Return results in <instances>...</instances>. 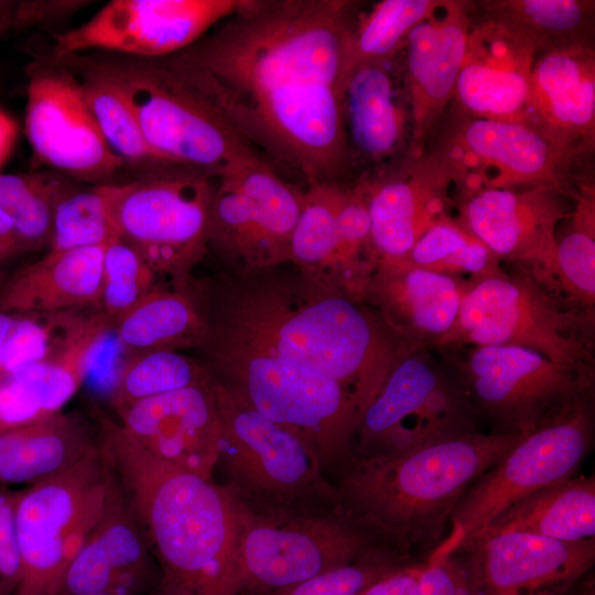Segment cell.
I'll use <instances>...</instances> for the list:
<instances>
[{
  "instance_id": "6da1fadb",
  "label": "cell",
  "mask_w": 595,
  "mask_h": 595,
  "mask_svg": "<svg viewBox=\"0 0 595 595\" xmlns=\"http://www.w3.org/2000/svg\"><path fill=\"white\" fill-rule=\"evenodd\" d=\"M359 2L244 0L166 62L274 170L305 186L353 174L343 55Z\"/></svg>"
},
{
  "instance_id": "7a4b0ae2",
  "label": "cell",
  "mask_w": 595,
  "mask_h": 595,
  "mask_svg": "<svg viewBox=\"0 0 595 595\" xmlns=\"http://www.w3.org/2000/svg\"><path fill=\"white\" fill-rule=\"evenodd\" d=\"M206 329L329 377L360 418L393 368L416 351L360 298L285 263L246 275L198 278Z\"/></svg>"
},
{
  "instance_id": "3957f363",
  "label": "cell",
  "mask_w": 595,
  "mask_h": 595,
  "mask_svg": "<svg viewBox=\"0 0 595 595\" xmlns=\"http://www.w3.org/2000/svg\"><path fill=\"white\" fill-rule=\"evenodd\" d=\"M97 439L172 595H235L237 515L223 485L147 453L118 421L97 416Z\"/></svg>"
},
{
  "instance_id": "277c9868",
  "label": "cell",
  "mask_w": 595,
  "mask_h": 595,
  "mask_svg": "<svg viewBox=\"0 0 595 595\" xmlns=\"http://www.w3.org/2000/svg\"><path fill=\"white\" fill-rule=\"evenodd\" d=\"M523 435L477 431L399 455L353 454L333 482L337 502L381 547L425 559L446 538L464 491Z\"/></svg>"
},
{
  "instance_id": "5b68a950",
  "label": "cell",
  "mask_w": 595,
  "mask_h": 595,
  "mask_svg": "<svg viewBox=\"0 0 595 595\" xmlns=\"http://www.w3.org/2000/svg\"><path fill=\"white\" fill-rule=\"evenodd\" d=\"M196 351L215 380L307 440L326 475H336L350 458L360 411L342 383L213 331Z\"/></svg>"
},
{
  "instance_id": "8992f818",
  "label": "cell",
  "mask_w": 595,
  "mask_h": 595,
  "mask_svg": "<svg viewBox=\"0 0 595 595\" xmlns=\"http://www.w3.org/2000/svg\"><path fill=\"white\" fill-rule=\"evenodd\" d=\"M51 60L108 79L131 107L150 147L170 162L218 177L262 158L164 57L90 52Z\"/></svg>"
},
{
  "instance_id": "52a82bcc",
  "label": "cell",
  "mask_w": 595,
  "mask_h": 595,
  "mask_svg": "<svg viewBox=\"0 0 595 595\" xmlns=\"http://www.w3.org/2000/svg\"><path fill=\"white\" fill-rule=\"evenodd\" d=\"M594 316L521 266L473 281L457 318L435 349L518 346L558 364L594 369Z\"/></svg>"
},
{
  "instance_id": "ba28073f",
  "label": "cell",
  "mask_w": 595,
  "mask_h": 595,
  "mask_svg": "<svg viewBox=\"0 0 595 595\" xmlns=\"http://www.w3.org/2000/svg\"><path fill=\"white\" fill-rule=\"evenodd\" d=\"M234 504L235 595H264L383 548L338 502L273 510Z\"/></svg>"
},
{
  "instance_id": "9c48e42d",
  "label": "cell",
  "mask_w": 595,
  "mask_h": 595,
  "mask_svg": "<svg viewBox=\"0 0 595 595\" xmlns=\"http://www.w3.org/2000/svg\"><path fill=\"white\" fill-rule=\"evenodd\" d=\"M216 184V176L171 164L98 188L118 238L159 278L184 283L207 257Z\"/></svg>"
},
{
  "instance_id": "30bf717a",
  "label": "cell",
  "mask_w": 595,
  "mask_h": 595,
  "mask_svg": "<svg viewBox=\"0 0 595 595\" xmlns=\"http://www.w3.org/2000/svg\"><path fill=\"white\" fill-rule=\"evenodd\" d=\"M213 381L220 425L216 468L234 500L256 510L337 502L335 486L307 440Z\"/></svg>"
},
{
  "instance_id": "8fae6325",
  "label": "cell",
  "mask_w": 595,
  "mask_h": 595,
  "mask_svg": "<svg viewBox=\"0 0 595 595\" xmlns=\"http://www.w3.org/2000/svg\"><path fill=\"white\" fill-rule=\"evenodd\" d=\"M493 433L529 434L593 398L594 369L518 346L436 349Z\"/></svg>"
},
{
  "instance_id": "7c38bea8",
  "label": "cell",
  "mask_w": 595,
  "mask_h": 595,
  "mask_svg": "<svg viewBox=\"0 0 595 595\" xmlns=\"http://www.w3.org/2000/svg\"><path fill=\"white\" fill-rule=\"evenodd\" d=\"M108 469L97 439L75 464L18 491L21 576L15 595H60L71 563L100 516Z\"/></svg>"
},
{
  "instance_id": "4fadbf2b",
  "label": "cell",
  "mask_w": 595,
  "mask_h": 595,
  "mask_svg": "<svg viewBox=\"0 0 595 595\" xmlns=\"http://www.w3.org/2000/svg\"><path fill=\"white\" fill-rule=\"evenodd\" d=\"M478 415L453 368L436 349L402 359L363 413L354 455H399L478 431Z\"/></svg>"
},
{
  "instance_id": "5bb4252c",
  "label": "cell",
  "mask_w": 595,
  "mask_h": 595,
  "mask_svg": "<svg viewBox=\"0 0 595 595\" xmlns=\"http://www.w3.org/2000/svg\"><path fill=\"white\" fill-rule=\"evenodd\" d=\"M303 194L263 158L218 176L207 236L218 271L246 275L290 263Z\"/></svg>"
},
{
  "instance_id": "9a60e30c",
  "label": "cell",
  "mask_w": 595,
  "mask_h": 595,
  "mask_svg": "<svg viewBox=\"0 0 595 595\" xmlns=\"http://www.w3.org/2000/svg\"><path fill=\"white\" fill-rule=\"evenodd\" d=\"M594 422L591 398L523 435L464 491L452 512L448 531L467 538L513 502L576 475L592 452Z\"/></svg>"
},
{
  "instance_id": "2e32d148",
  "label": "cell",
  "mask_w": 595,
  "mask_h": 595,
  "mask_svg": "<svg viewBox=\"0 0 595 595\" xmlns=\"http://www.w3.org/2000/svg\"><path fill=\"white\" fill-rule=\"evenodd\" d=\"M26 76L25 134L35 158L78 183L122 181L127 169L104 140L80 78L43 54L26 65Z\"/></svg>"
},
{
  "instance_id": "e0dca14e",
  "label": "cell",
  "mask_w": 595,
  "mask_h": 595,
  "mask_svg": "<svg viewBox=\"0 0 595 595\" xmlns=\"http://www.w3.org/2000/svg\"><path fill=\"white\" fill-rule=\"evenodd\" d=\"M451 119L434 144L463 176L459 196L478 188L545 186L574 199L584 181L573 171L580 160L532 127L470 117L455 109Z\"/></svg>"
},
{
  "instance_id": "ac0fdd59",
  "label": "cell",
  "mask_w": 595,
  "mask_h": 595,
  "mask_svg": "<svg viewBox=\"0 0 595 595\" xmlns=\"http://www.w3.org/2000/svg\"><path fill=\"white\" fill-rule=\"evenodd\" d=\"M244 0H112L83 24L54 32L44 55L90 52L155 58L173 55L235 13Z\"/></svg>"
},
{
  "instance_id": "d6986e66",
  "label": "cell",
  "mask_w": 595,
  "mask_h": 595,
  "mask_svg": "<svg viewBox=\"0 0 595 595\" xmlns=\"http://www.w3.org/2000/svg\"><path fill=\"white\" fill-rule=\"evenodd\" d=\"M567 199L545 186L478 188L457 198L456 218L500 262L524 267L556 293V237L572 210Z\"/></svg>"
},
{
  "instance_id": "ffe728a7",
  "label": "cell",
  "mask_w": 595,
  "mask_h": 595,
  "mask_svg": "<svg viewBox=\"0 0 595 595\" xmlns=\"http://www.w3.org/2000/svg\"><path fill=\"white\" fill-rule=\"evenodd\" d=\"M358 180L367 198L378 261L408 255L432 226L452 215L457 196L451 192L458 195L463 186L457 165L435 144L378 175Z\"/></svg>"
},
{
  "instance_id": "44dd1931",
  "label": "cell",
  "mask_w": 595,
  "mask_h": 595,
  "mask_svg": "<svg viewBox=\"0 0 595 595\" xmlns=\"http://www.w3.org/2000/svg\"><path fill=\"white\" fill-rule=\"evenodd\" d=\"M470 595H552L573 587L595 561V538L561 541L523 532L474 534L458 541Z\"/></svg>"
},
{
  "instance_id": "7402d4cb",
  "label": "cell",
  "mask_w": 595,
  "mask_h": 595,
  "mask_svg": "<svg viewBox=\"0 0 595 595\" xmlns=\"http://www.w3.org/2000/svg\"><path fill=\"white\" fill-rule=\"evenodd\" d=\"M116 412L125 432L147 453L213 480L220 434L213 377Z\"/></svg>"
},
{
  "instance_id": "603a6c76",
  "label": "cell",
  "mask_w": 595,
  "mask_h": 595,
  "mask_svg": "<svg viewBox=\"0 0 595 595\" xmlns=\"http://www.w3.org/2000/svg\"><path fill=\"white\" fill-rule=\"evenodd\" d=\"M474 2L440 0L410 32L403 78L411 111L412 154L424 151L454 99Z\"/></svg>"
},
{
  "instance_id": "cb8c5ba5",
  "label": "cell",
  "mask_w": 595,
  "mask_h": 595,
  "mask_svg": "<svg viewBox=\"0 0 595 595\" xmlns=\"http://www.w3.org/2000/svg\"><path fill=\"white\" fill-rule=\"evenodd\" d=\"M108 464L100 516L71 563L60 595H140L155 580L154 558Z\"/></svg>"
},
{
  "instance_id": "d4e9b609",
  "label": "cell",
  "mask_w": 595,
  "mask_h": 595,
  "mask_svg": "<svg viewBox=\"0 0 595 595\" xmlns=\"http://www.w3.org/2000/svg\"><path fill=\"white\" fill-rule=\"evenodd\" d=\"M537 51L505 24L472 22L457 77L454 108L464 115L523 122Z\"/></svg>"
},
{
  "instance_id": "484cf974",
  "label": "cell",
  "mask_w": 595,
  "mask_h": 595,
  "mask_svg": "<svg viewBox=\"0 0 595 595\" xmlns=\"http://www.w3.org/2000/svg\"><path fill=\"white\" fill-rule=\"evenodd\" d=\"M397 58L354 71L344 87L343 110L353 172L378 175L412 154V122L403 69Z\"/></svg>"
},
{
  "instance_id": "4316f807",
  "label": "cell",
  "mask_w": 595,
  "mask_h": 595,
  "mask_svg": "<svg viewBox=\"0 0 595 595\" xmlns=\"http://www.w3.org/2000/svg\"><path fill=\"white\" fill-rule=\"evenodd\" d=\"M472 283L401 259L379 260L361 299L413 349H435L454 325Z\"/></svg>"
},
{
  "instance_id": "83f0119b",
  "label": "cell",
  "mask_w": 595,
  "mask_h": 595,
  "mask_svg": "<svg viewBox=\"0 0 595 595\" xmlns=\"http://www.w3.org/2000/svg\"><path fill=\"white\" fill-rule=\"evenodd\" d=\"M524 123L580 161L594 152V45L537 55Z\"/></svg>"
},
{
  "instance_id": "f1b7e54d",
  "label": "cell",
  "mask_w": 595,
  "mask_h": 595,
  "mask_svg": "<svg viewBox=\"0 0 595 595\" xmlns=\"http://www.w3.org/2000/svg\"><path fill=\"white\" fill-rule=\"evenodd\" d=\"M112 324L96 310L79 337L62 354L0 382V433L62 412L85 381L91 357Z\"/></svg>"
},
{
  "instance_id": "f546056e",
  "label": "cell",
  "mask_w": 595,
  "mask_h": 595,
  "mask_svg": "<svg viewBox=\"0 0 595 595\" xmlns=\"http://www.w3.org/2000/svg\"><path fill=\"white\" fill-rule=\"evenodd\" d=\"M105 246L46 251L9 275L0 311L36 314L97 309Z\"/></svg>"
},
{
  "instance_id": "4dcf8cb0",
  "label": "cell",
  "mask_w": 595,
  "mask_h": 595,
  "mask_svg": "<svg viewBox=\"0 0 595 595\" xmlns=\"http://www.w3.org/2000/svg\"><path fill=\"white\" fill-rule=\"evenodd\" d=\"M112 329L129 355L158 349H198L205 337L206 321L197 278L184 283L160 280Z\"/></svg>"
},
{
  "instance_id": "1f68e13d",
  "label": "cell",
  "mask_w": 595,
  "mask_h": 595,
  "mask_svg": "<svg viewBox=\"0 0 595 595\" xmlns=\"http://www.w3.org/2000/svg\"><path fill=\"white\" fill-rule=\"evenodd\" d=\"M97 443L84 418L60 412L34 424L0 433V486L31 485L57 474Z\"/></svg>"
},
{
  "instance_id": "d6a6232c",
  "label": "cell",
  "mask_w": 595,
  "mask_h": 595,
  "mask_svg": "<svg viewBox=\"0 0 595 595\" xmlns=\"http://www.w3.org/2000/svg\"><path fill=\"white\" fill-rule=\"evenodd\" d=\"M504 532L561 541L594 538L595 477L573 475L540 488L504 509L474 534Z\"/></svg>"
},
{
  "instance_id": "836d02e7",
  "label": "cell",
  "mask_w": 595,
  "mask_h": 595,
  "mask_svg": "<svg viewBox=\"0 0 595 595\" xmlns=\"http://www.w3.org/2000/svg\"><path fill=\"white\" fill-rule=\"evenodd\" d=\"M482 18L500 22L533 45L537 54L594 45L592 0H487Z\"/></svg>"
},
{
  "instance_id": "e575fe53",
  "label": "cell",
  "mask_w": 595,
  "mask_h": 595,
  "mask_svg": "<svg viewBox=\"0 0 595 595\" xmlns=\"http://www.w3.org/2000/svg\"><path fill=\"white\" fill-rule=\"evenodd\" d=\"M440 0H383L359 14L343 55V91L349 75L367 65L394 61L405 47L411 30Z\"/></svg>"
},
{
  "instance_id": "d590c367",
  "label": "cell",
  "mask_w": 595,
  "mask_h": 595,
  "mask_svg": "<svg viewBox=\"0 0 595 595\" xmlns=\"http://www.w3.org/2000/svg\"><path fill=\"white\" fill-rule=\"evenodd\" d=\"M68 68L80 78L86 101L104 140L123 162L131 177L176 164L150 147L131 107L117 87L97 73Z\"/></svg>"
},
{
  "instance_id": "8d00e7d4",
  "label": "cell",
  "mask_w": 595,
  "mask_h": 595,
  "mask_svg": "<svg viewBox=\"0 0 595 595\" xmlns=\"http://www.w3.org/2000/svg\"><path fill=\"white\" fill-rule=\"evenodd\" d=\"M562 234L558 232L555 291L572 305L594 316L595 190L583 181Z\"/></svg>"
},
{
  "instance_id": "74e56055",
  "label": "cell",
  "mask_w": 595,
  "mask_h": 595,
  "mask_svg": "<svg viewBox=\"0 0 595 595\" xmlns=\"http://www.w3.org/2000/svg\"><path fill=\"white\" fill-rule=\"evenodd\" d=\"M343 185L321 182L305 186L290 248V263L312 280L332 288H335L337 212Z\"/></svg>"
},
{
  "instance_id": "f35d334b",
  "label": "cell",
  "mask_w": 595,
  "mask_h": 595,
  "mask_svg": "<svg viewBox=\"0 0 595 595\" xmlns=\"http://www.w3.org/2000/svg\"><path fill=\"white\" fill-rule=\"evenodd\" d=\"M71 181L55 171L0 173V209L24 252L47 249L55 205Z\"/></svg>"
},
{
  "instance_id": "ab89813d",
  "label": "cell",
  "mask_w": 595,
  "mask_h": 595,
  "mask_svg": "<svg viewBox=\"0 0 595 595\" xmlns=\"http://www.w3.org/2000/svg\"><path fill=\"white\" fill-rule=\"evenodd\" d=\"M401 260L473 281L504 272L500 260L452 215L432 226Z\"/></svg>"
},
{
  "instance_id": "60d3db41",
  "label": "cell",
  "mask_w": 595,
  "mask_h": 595,
  "mask_svg": "<svg viewBox=\"0 0 595 595\" xmlns=\"http://www.w3.org/2000/svg\"><path fill=\"white\" fill-rule=\"evenodd\" d=\"M210 372L182 351L158 349L129 355L110 386L115 411L133 402L208 381Z\"/></svg>"
},
{
  "instance_id": "b9f144b4",
  "label": "cell",
  "mask_w": 595,
  "mask_h": 595,
  "mask_svg": "<svg viewBox=\"0 0 595 595\" xmlns=\"http://www.w3.org/2000/svg\"><path fill=\"white\" fill-rule=\"evenodd\" d=\"M117 237L98 185L72 180L55 205L47 251L105 246Z\"/></svg>"
},
{
  "instance_id": "7bdbcfd3",
  "label": "cell",
  "mask_w": 595,
  "mask_h": 595,
  "mask_svg": "<svg viewBox=\"0 0 595 595\" xmlns=\"http://www.w3.org/2000/svg\"><path fill=\"white\" fill-rule=\"evenodd\" d=\"M160 280L142 257L117 237L105 246L97 310L113 326Z\"/></svg>"
},
{
  "instance_id": "ee69618b",
  "label": "cell",
  "mask_w": 595,
  "mask_h": 595,
  "mask_svg": "<svg viewBox=\"0 0 595 595\" xmlns=\"http://www.w3.org/2000/svg\"><path fill=\"white\" fill-rule=\"evenodd\" d=\"M412 561L419 560L379 548L350 563L264 595H358L374 582Z\"/></svg>"
},
{
  "instance_id": "f6af8a7d",
  "label": "cell",
  "mask_w": 595,
  "mask_h": 595,
  "mask_svg": "<svg viewBox=\"0 0 595 595\" xmlns=\"http://www.w3.org/2000/svg\"><path fill=\"white\" fill-rule=\"evenodd\" d=\"M459 536L448 532L423 561L414 595H470L466 558Z\"/></svg>"
},
{
  "instance_id": "bcb514c9",
  "label": "cell",
  "mask_w": 595,
  "mask_h": 595,
  "mask_svg": "<svg viewBox=\"0 0 595 595\" xmlns=\"http://www.w3.org/2000/svg\"><path fill=\"white\" fill-rule=\"evenodd\" d=\"M18 491L0 486V595H15L21 556L15 530Z\"/></svg>"
},
{
  "instance_id": "7dc6e473",
  "label": "cell",
  "mask_w": 595,
  "mask_h": 595,
  "mask_svg": "<svg viewBox=\"0 0 595 595\" xmlns=\"http://www.w3.org/2000/svg\"><path fill=\"white\" fill-rule=\"evenodd\" d=\"M85 0H21L17 1L13 31L44 28L58 23L89 6Z\"/></svg>"
},
{
  "instance_id": "c3c4849f",
  "label": "cell",
  "mask_w": 595,
  "mask_h": 595,
  "mask_svg": "<svg viewBox=\"0 0 595 595\" xmlns=\"http://www.w3.org/2000/svg\"><path fill=\"white\" fill-rule=\"evenodd\" d=\"M424 560L409 562L367 586L358 595H414Z\"/></svg>"
},
{
  "instance_id": "681fc988",
  "label": "cell",
  "mask_w": 595,
  "mask_h": 595,
  "mask_svg": "<svg viewBox=\"0 0 595 595\" xmlns=\"http://www.w3.org/2000/svg\"><path fill=\"white\" fill-rule=\"evenodd\" d=\"M25 253L10 218L0 209V271L14 258Z\"/></svg>"
},
{
  "instance_id": "f907efd6",
  "label": "cell",
  "mask_w": 595,
  "mask_h": 595,
  "mask_svg": "<svg viewBox=\"0 0 595 595\" xmlns=\"http://www.w3.org/2000/svg\"><path fill=\"white\" fill-rule=\"evenodd\" d=\"M18 134L15 121L0 109V169L11 153Z\"/></svg>"
},
{
  "instance_id": "816d5d0a",
  "label": "cell",
  "mask_w": 595,
  "mask_h": 595,
  "mask_svg": "<svg viewBox=\"0 0 595 595\" xmlns=\"http://www.w3.org/2000/svg\"><path fill=\"white\" fill-rule=\"evenodd\" d=\"M15 3L14 0H0V40L13 32Z\"/></svg>"
},
{
  "instance_id": "f5cc1de1",
  "label": "cell",
  "mask_w": 595,
  "mask_h": 595,
  "mask_svg": "<svg viewBox=\"0 0 595 595\" xmlns=\"http://www.w3.org/2000/svg\"><path fill=\"white\" fill-rule=\"evenodd\" d=\"M583 580V578H582ZM581 580V581H582ZM581 581H578L573 587H571L570 589L565 591V592H562V593H558V594H552V595H591V588L589 587H586L584 585H582V587L580 586V583Z\"/></svg>"
},
{
  "instance_id": "db71d44e",
  "label": "cell",
  "mask_w": 595,
  "mask_h": 595,
  "mask_svg": "<svg viewBox=\"0 0 595 595\" xmlns=\"http://www.w3.org/2000/svg\"><path fill=\"white\" fill-rule=\"evenodd\" d=\"M8 278H9V273L6 270H1L0 271V295Z\"/></svg>"
},
{
  "instance_id": "11a10c76",
  "label": "cell",
  "mask_w": 595,
  "mask_h": 595,
  "mask_svg": "<svg viewBox=\"0 0 595 595\" xmlns=\"http://www.w3.org/2000/svg\"><path fill=\"white\" fill-rule=\"evenodd\" d=\"M154 595H172L163 589L158 588L156 593Z\"/></svg>"
},
{
  "instance_id": "9f6ffc18",
  "label": "cell",
  "mask_w": 595,
  "mask_h": 595,
  "mask_svg": "<svg viewBox=\"0 0 595 595\" xmlns=\"http://www.w3.org/2000/svg\"><path fill=\"white\" fill-rule=\"evenodd\" d=\"M91 595H109V594H91Z\"/></svg>"
}]
</instances>
